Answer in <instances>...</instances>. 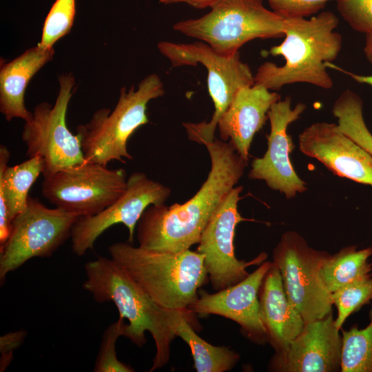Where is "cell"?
Masks as SVG:
<instances>
[{"label": "cell", "mask_w": 372, "mask_h": 372, "mask_svg": "<svg viewBox=\"0 0 372 372\" xmlns=\"http://www.w3.org/2000/svg\"><path fill=\"white\" fill-rule=\"evenodd\" d=\"M203 145L211 160L205 181L183 204L149 205L136 226L139 247L176 253L198 244L209 219L242 176L247 163L229 142L215 138Z\"/></svg>", "instance_id": "1"}, {"label": "cell", "mask_w": 372, "mask_h": 372, "mask_svg": "<svg viewBox=\"0 0 372 372\" xmlns=\"http://www.w3.org/2000/svg\"><path fill=\"white\" fill-rule=\"evenodd\" d=\"M338 23L330 11L310 19H284L285 39L268 54L282 56L285 61L280 66L269 61L261 64L254 74V84L275 92L296 83L331 89L333 83L325 64L335 60L342 49V36L335 31Z\"/></svg>", "instance_id": "2"}, {"label": "cell", "mask_w": 372, "mask_h": 372, "mask_svg": "<svg viewBox=\"0 0 372 372\" xmlns=\"http://www.w3.org/2000/svg\"><path fill=\"white\" fill-rule=\"evenodd\" d=\"M86 280L83 287L99 303L112 302L119 317L127 320L124 337L138 347L147 342L145 332L152 335L156 353L149 371L164 366L170 358L176 336L169 326L164 307L156 304L145 290L112 258L99 257L85 265Z\"/></svg>", "instance_id": "3"}, {"label": "cell", "mask_w": 372, "mask_h": 372, "mask_svg": "<svg viewBox=\"0 0 372 372\" xmlns=\"http://www.w3.org/2000/svg\"><path fill=\"white\" fill-rule=\"evenodd\" d=\"M108 251L156 304L167 309L189 310L208 276L204 256L190 249L159 251L120 242Z\"/></svg>", "instance_id": "4"}, {"label": "cell", "mask_w": 372, "mask_h": 372, "mask_svg": "<svg viewBox=\"0 0 372 372\" xmlns=\"http://www.w3.org/2000/svg\"><path fill=\"white\" fill-rule=\"evenodd\" d=\"M164 94L163 83L154 73L143 79L137 89L134 85L128 90L123 87L112 112L99 109L88 123L76 127L85 160L105 166L112 161L132 160L128 139L139 127L148 123L149 102Z\"/></svg>", "instance_id": "5"}, {"label": "cell", "mask_w": 372, "mask_h": 372, "mask_svg": "<svg viewBox=\"0 0 372 372\" xmlns=\"http://www.w3.org/2000/svg\"><path fill=\"white\" fill-rule=\"evenodd\" d=\"M284 19L267 9L262 0H221L204 16L180 21L173 29L231 56L256 39L284 37Z\"/></svg>", "instance_id": "6"}, {"label": "cell", "mask_w": 372, "mask_h": 372, "mask_svg": "<svg viewBox=\"0 0 372 372\" xmlns=\"http://www.w3.org/2000/svg\"><path fill=\"white\" fill-rule=\"evenodd\" d=\"M159 52L173 67L202 64L207 71V86L214 111L209 121L183 123L188 138L198 143L213 141L218 121L231 104L239 89L254 84L249 66L240 58L239 52L223 56L207 43L198 41L191 43L161 41Z\"/></svg>", "instance_id": "7"}, {"label": "cell", "mask_w": 372, "mask_h": 372, "mask_svg": "<svg viewBox=\"0 0 372 372\" xmlns=\"http://www.w3.org/2000/svg\"><path fill=\"white\" fill-rule=\"evenodd\" d=\"M58 81L59 89L54 105L48 102L37 104L32 117L25 121L21 135L28 158L39 156L42 159L44 178L85 161L79 136L66 125L74 77L72 73H64L59 76Z\"/></svg>", "instance_id": "8"}, {"label": "cell", "mask_w": 372, "mask_h": 372, "mask_svg": "<svg viewBox=\"0 0 372 372\" xmlns=\"http://www.w3.org/2000/svg\"><path fill=\"white\" fill-rule=\"evenodd\" d=\"M79 218L59 207H47L29 196L24 209L12 222L8 240L0 246L1 282L29 260L50 257L71 237Z\"/></svg>", "instance_id": "9"}, {"label": "cell", "mask_w": 372, "mask_h": 372, "mask_svg": "<svg viewBox=\"0 0 372 372\" xmlns=\"http://www.w3.org/2000/svg\"><path fill=\"white\" fill-rule=\"evenodd\" d=\"M329 253L310 247L295 231H285L273 251L287 296L305 322L332 311L331 293L320 277V268Z\"/></svg>", "instance_id": "10"}, {"label": "cell", "mask_w": 372, "mask_h": 372, "mask_svg": "<svg viewBox=\"0 0 372 372\" xmlns=\"http://www.w3.org/2000/svg\"><path fill=\"white\" fill-rule=\"evenodd\" d=\"M127 182L124 169H109L85 161L44 178L41 194L56 207L87 217L118 200L125 192Z\"/></svg>", "instance_id": "11"}, {"label": "cell", "mask_w": 372, "mask_h": 372, "mask_svg": "<svg viewBox=\"0 0 372 372\" xmlns=\"http://www.w3.org/2000/svg\"><path fill=\"white\" fill-rule=\"evenodd\" d=\"M242 191V186H235L225 196L207 223L196 251L204 256L207 276L216 291L242 281L249 274L247 267L260 265L267 257L265 252L249 261L236 257V227L247 220L238 210Z\"/></svg>", "instance_id": "12"}, {"label": "cell", "mask_w": 372, "mask_h": 372, "mask_svg": "<svg viewBox=\"0 0 372 372\" xmlns=\"http://www.w3.org/2000/svg\"><path fill=\"white\" fill-rule=\"evenodd\" d=\"M170 189L149 178L145 173L134 172L127 178L125 192L114 203L98 214L80 217L72 231L73 252L83 256L93 249L96 239L110 227L121 223L128 229V240L132 244L138 222L151 205L164 204Z\"/></svg>", "instance_id": "13"}, {"label": "cell", "mask_w": 372, "mask_h": 372, "mask_svg": "<svg viewBox=\"0 0 372 372\" xmlns=\"http://www.w3.org/2000/svg\"><path fill=\"white\" fill-rule=\"evenodd\" d=\"M305 109L303 103L291 107L289 96L271 107L267 114L270 123L267 149L262 157L253 160L248 174L249 178L265 181L270 189L283 194L287 198H293L307 189L291 162L289 154L295 145L287 134L289 125L298 120Z\"/></svg>", "instance_id": "14"}, {"label": "cell", "mask_w": 372, "mask_h": 372, "mask_svg": "<svg viewBox=\"0 0 372 372\" xmlns=\"http://www.w3.org/2000/svg\"><path fill=\"white\" fill-rule=\"evenodd\" d=\"M332 311L304 323L301 333L281 351L276 352L269 369L279 372L341 371L342 335Z\"/></svg>", "instance_id": "15"}, {"label": "cell", "mask_w": 372, "mask_h": 372, "mask_svg": "<svg viewBox=\"0 0 372 372\" xmlns=\"http://www.w3.org/2000/svg\"><path fill=\"white\" fill-rule=\"evenodd\" d=\"M299 149L335 175L372 186V156L344 134L338 124H311L299 135Z\"/></svg>", "instance_id": "16"}, {"label": "cell", "mask_w": 372, "mask_h": 372, "mask_svg": "<svg viewBox=\"0 0 372 372\" xmlns=\"http://www.w3.org/2000/svg\"><path fill=\"white\" fill-rule=\"evenodd\" d=\"M272 262L264 261L242 281L209 293L200 291L189 309L200 315H218L238 323L244 334L252 342H267L265 327L260 315L259 290Z\"/></svg>", "instance_id": "17"}, {"label": "cell", "mask_w": 372, "mask_h": 372, "mask_svg": "<svg viewBox=\"0 0 372 372\" xmlns=\"http://www.w3.org/2000/svg\"><path fill=\"white\" fill-rule=\"evenodd\" d=\"M280 95L266 87L254 84L241 87L220 117L217 127L221 140L227 141L247 163L254 135L265 125L271 107Z\"/></svg>", "instance_id": "18"}, {"label": "cell", "mask_w": 372, "mask_h": 372, "mask_svg": "<svg viewBox=\"0 0 372 372\" xmlns=\"http://www.w3.org/2000/svg\"><path fill=\"white\" fill-rule=\"evenodd\" d=\"M258 297L267 342L276 352L281 351L301 333L305 322L289 301L280 270L273 262L263 278Z\"/></svg>", "instance_id": "19"}, {"label": "cell", "mask_w": 372, "mask_h": 372, "mask_svg": "<svg viewBox=\"0 0 372 372\" xmlns=\"http://www.w3.org/2000/svg\"><path fill=\"white\" fill-rule=\"evenodd\" d=\"M54 48L38 43L0 67V112L6 121L20 118L25 121L32 117L25 105L27 85L34 74L54 56Z\"/></svg>", "instance_id": "20"}, {"label": "cell", "mask_w": 372, "mask_h": 372, "mask_svg": "<svg viewBox=\"0 0 372 372\" xmlns=\"http://www.w3.org/2000/svg\"><path fill=\"white\" fill-rule=\"evenodd\" d=\"M10 153L0 146V246L8 240L15 216L24 209L28 192L43 172L40 156L30 157L14 166H8Z\"/></svg>", "instance_id": "21"}, {"label": "cell", "mask_w": 372, "mask_h": 372, "mask_svg": "<svg viewBox=\"0 0 372 372\" xmlns=\"http://www.w3.org/2000/svg\"><path fill=\"white\" fill-rule=\"evenodd\" d=\"M167 322L176 336L189 346L197 372H225L231 370L240 359L238 353L224 346H214L194 331L193 312L164 308Z\"/></svg>", "instance_id": "22"}, {"label": "cell", "mask_w": 372, "mask_h": 372, "mask_svg": "<svg viewBox=\"0 0 372 372\" xmlns=\"http://www.w3.org/2000/svg\"><path fill=\"white\" fill-rule=\"evenodd\" d=\"M372 247L357 249L348 246L335 254H329L320 268V277L331 293L361 277L371 274Z\"/></svg>", "instance_id": "23"}, {"label": "cell", "mask_w": 372, "mask_h": 372, "mask_svg": "<svg viewBox=\"0 0 372 372\" xmlns=\"http://www.w3.org/2000/svg\"><path fill=\"white\" fill-rule=\"evenodd\" d=\"M332 112L341 131L372 156V134L364 119L361 98L346 90L334 102Z\"/></svg>", "instance_id": "24"}, {"label": "cell", "mask_w": 372, "mask_h": 372, "mask_svg": "<svg viewBox=\"0 0 372 372\" xmlns=\"http://www.w3.org/2000/svg\"><path fill=\"white\" fill-rule=\"evenodd\" d=\"M364 329L354 325L342 331V372H372V307Z\"/></svg>", "instance_id": "25"}, {"label": "cell", "mask_w": 372, "mask_h": 372, "mask_svg": "<svg viewBox=\"0 0 372 372\" xmlns=\"http://www.w3.org/2000/svg\"><path fill=\"white\" fill-rule=\"evenodd\" d=\"M337 309L335 327L341 330L347 318L372 300V274L361 277L331 293Z\"/></svg>", "instance_id": "26"}, {"label": "cell", "mask_w": 372, "mask_h": 372, "mask_svg": "<svg viewBox=\"0 0 372 372\" xmlns=\"http://www.w3.org/2000/svg\"><path fill=\"white\" fill-rule=\"evenodd\" d=\"M75 14L76 0H56L45 19L39 43L45 48H53L58 40L70 32Z\"/></svg>", "instance_id": "27"}, {"label": "cell", "mask_w": 372, "mask_h": 372, "mask_svg": "<svg viewBox=\"0 0 372 372\" xmlns=\"http://www.w3.org/2000/svg\"><path fill=\"white\" fill-rule=\"evenodd\" d=\"M126 324L121 317L107 327L104 331L101 347L96 357L94 371L95 372H132L134 369L121 362L116 357V342L117 339L124 335Z\"/></svg>", "instance_id": "28"}, {"label": "cell", "mask_w": 372, "mask_h": 372, "mask_svg": "<svg viewBox=\"0 0 372 372\" xmlns=\"http://www.w3.org/2000/svg\"><path fill=\"white\" fill-rule=\"evenodd\" d=\"M337 8L355 31L372 34V0H337Z\"/></svg>", "instance_id": "29"}, {"label": "cell", "mask_w": 372, "mask_h": 372, "mask_svg": "<svg viewBox=\"0 0 372 372\" xmlns=\"http://www.w3.org/2000/svg\"><path fill=\"white\" fill-rule=\"evenodd\" d=\"M329 1L331 0H267L272 11L282 19L309 17L323 9Z\"/></svg>", "instance_id": "30"}, {"label": "cell", "mask_w": 372, "mask_h": 372, "mask_svg": "<svg viewBox=\"0 0 372 372\" xmlns=\"http://www.w3.org/2000/svg\"><path fill=\"white\" fill-rule=\"evenodd\" d=\"M26 331L20 330L9 332L0 338V371H4L12 362L14 351L23 342Z\"/></svg>", "instance_id": "31"}, {"label": "cell", "mask_w": 372, "mask_h": 372, "mask_svg": "<svg viewBox=\"0 0 372 372\" xmlns=\"http://www.w3.org/2000/svg\"><path fill=\"white\" fill-rule=\"evenodd\" d=\"M364 51L366 57L369 60H372V34L366 35V45H365ZM325 65L327 68L334 69L348 75L351 79H353V80H355V81L360 83H364L370 86H372V75L364 76V75L357 74L353 72L347 71L344 70L343 68L332 63L331 62H327Z\"/></svg>", "instance_id": "32"}, {"label": "cell", "mask_w": 372, "mask_h": 372, "mask_svg": "<svg viewBox=\"0 0 372 372\" xmlns=\"http://www.w3.org/2000/svg\"><path fill=\"white\" fill-rule=\"evenodd\" d=\"M221 0H158L163 4H172L177 3H185L198 9H204L207 7L211 8Z\"/></svg>", "instance_id": "33"}]
</instances>
